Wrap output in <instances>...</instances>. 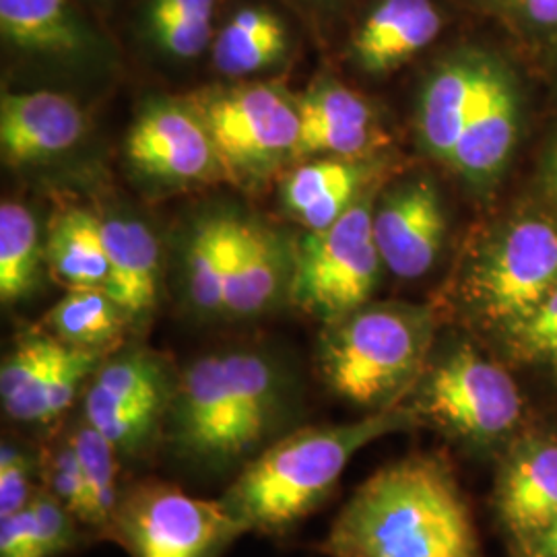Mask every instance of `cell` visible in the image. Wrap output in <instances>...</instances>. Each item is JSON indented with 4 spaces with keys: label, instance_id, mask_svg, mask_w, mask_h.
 <instances>
[{
    "label": "cell",
    "instance_id": "1",
    "mask_svg": "<svg viewBox=\"0 0 557 557\" xmlns=\"http://www.w3.org/2000/svg\"><path fill=\"white\" fill-rule=\"evenodd\" d=\"M299 395L277 358L234 347L190 361L176 379L163 453L202 479H232L298 428Z\"/></svg>",
    "mask_w": 557,
    "mask_h": 557
},
{
    "label": "cell",
    "instance_id": "2",
    "mask_svg": "<svg viewBox=\"0 0 557 557\" xmlns=\"http://www.w3.org/2000/svg\"><path fill=\"white\" fill-rule=\"evenodd\" d=\"M326 557H483L455 467L440 453L397 458L366 479L319 543Z\"/></svg>",
    "mask_w": 557,
    "mask_h": 557
},
{
    "label": "cell",
    "instance_id": "3",
    "mask_svg": "<svg viewBox=\"0 0 557 557\" xmlns=\"http://www.w3.org/2000/svg\"><path fill=\"white\" fill-rule=\"evenodd\" d=\"M419 425L405 403L349 423L298 425L248 462L220 499L248 533L283 537L335 494L361 448Z\"/></svg>",
    "mask_w": 557,
    "mask_h": 557
},
{
    "label": "cell",
    "instance_id": "4",
    "mask_svg": "<svg viewBox=\"0 0 557 557\" xmlns=\"http://www.w3.org/2000/svg\"><path fill=\"white\" fill-rule=\"evenodd\" d=\"M436 314L409 301H368L324 324L317 370L326 388L363 416L405 403L434 345Z\"/></svg>",
    "mask_w": 557,
    "mask_h": 557
},
{
    "label": "cell",
    "instance_id": "5",
    "mask_svg": "<svg viewBox=\"0 0 557 557\" xmlns=\"http://www.w3.org/2000/svg\"><path fill=\"white\" fill-rule=\"evenodd\" d=\"M405 405L471 457L498 458L524 434L527 403L517 380L473 343L430 359Z\"/></svg>",
    "mask_w": 557,
    "mask_h": 557
},
{
    "label": "cell",
    "instance_id": "6",
    "mask_svg": "<svg viewBox=\"0 0 557 557\" xmlns=\"http://www.w3.org/2000/svg\"><path fill=\"white\" fill-rule=\"evenodd\" d=\"M557 287V220L518 213L485 239L471 262L462 301L475 324L510 337Z\"/></svg>",
    "mask_w": 557,
    "mask_h": 557
},
{
    "label": "cell",
    "instance_id": "7",
    "mask_svg": "<svg viewBox=\"0 0 557 557\" xmlns=\"http://www.w3.org/2000/svg\"><path fill=\"white\" fill-rule=\"evenodd\" d=\"M244 524L218 499L197 498L165 479H135L122 485L103 541L128 557H221Z\"/></svg>",
    "mask_w": 557,
    "mask_h": 557
},
{
    "label": "cell",
    "instance_id": "8",
    "mask_svg": "<svg viewBox=\"0 0 557 557\" xmlns=\"http://www.w3.org/2000/svg\"><path fill=\"white\" fill-rule=\"evenodd\" d=\"M176 379L147 349L110 354L83 391L81 418L114 446L122 465H145L163 453Z\"/></svg>",
    "mask_w": 557,
    "mask_h": 557
},
{
    "label": "cell",
    "instance_id": "9",
    "mask_svg": "<svg viewBox=\"0 0 557 557\" xmlns=\"http://www.w3.org/2000/svg\"><path fill=\"white\" fill-rule=\"evenodd\" d=\"M372 215L374 200L363 195L331 227L299 239L289 299L301 312L331 324L370 301L384 267Z\"/></svg>",
    "mask_w": 557,
    "mask_h": 557
},
{
    "label": "cell",
    "instance_id": "10",
    "mask_svg": "<svg viewBox=\"0 0 557 557\" xmlns=\"http://www.w3.org/2000/svg\"><path fill=\"white\" fill-rule=\"evenodd\" d=\"M188 101L215 143L225 176L257 182L296 160L298 101L275 83L213 87Z\"/></svg>",
    "mask_w": 557,
    "mask_h": 557
},
{
    "label": "cell",
    "instance_id": "11",
    "mask_svg": "<svg viewBox=\"0 0 557 557\" xmlns=\"http://www.w3.org/2000/svg\"><path fill=\"white\" fill-rule=\"evenodd\" d=\"M492 508L510 557L527 556L556 527V432H524L499 455Z\"/></svg>",
    "mask_w": 557,
    "mask_h": 557
},
{
    "label": "cell",
    "instance_id": "12",
    "mask_svg": "<svg viewBox=\"0 0 557 557\" xmlns=\"http://www.w3.org/2000/svg\"><path fill=\"white\" fill-rule=\"evenodd\" d=\"M126 158L149 178L207 182L225 176L215 143L190 101H156L126 137Z\"/></svg>",
    "mask_w": 557,
    "mask_h": 557
},
{
    "label": "cell",
    "instance_id": "13",
    "mask_svg": "<svg viewBox=\"0 0 557 557\" xmlns=\"http://www.w3.org/2000/svg\"><path fill=\"white\" fill-rule=\"evenodd\" d=\"M446 230L444 202L430 180L400 182L374 205L372 232L382 262L395 277L428 275L442 252Z\"/></svg>",
    "mask_w": 557,
    "mask_h": 557
},
{
    "label": "cell",
    "instance_id": "14",
    "mask_svg": "<svg viewBox=\"0 0 557 557\" xmlns=\"http://www.w3.org/2000/svg\"><path fill=\"white\" fill-rule=\"evenodd\" d=\"M518 126L520 94L515 73L492 54L479 89L478 103L448 168L479 193L492 190L512 160Z\"/></svg>",
    "mask_w": 557,
    "mask_h": 557
},
{
    "label": "cell",
    "instance_id": "15",
    "mask_svg": "<svg viewBox=\"0 0 557 557\" xmlns=\"http://www.w3.org/2000/svg\"><path fill=\"white\" fill-rule=\"evenodd\" d=\"M298 158H356L372 156L386 137L368 101L335 79H319L298 101Z\"/></svg>",
    "mask_w": 557,
    "mask_h": 557
},
{
    "label": "cell",
    "instance_id": "16",
    "mask_svg": "<svg viewBox=\"0 0 557 557\" xmlns=\"http://www.w3.org/2000/svg\"><path fill=\"white\" fill-rule=\"evenodd\" d=\"M490 52L462 48L440 62L423 83L418 108L421 147L450 165L460 135L475 108Z\"/></svg>",
    "mask_w": 557,
    "mask_h": 557
},
{
    "label": "cell",
    "instance_id": "17",
    "mask_svg": "<svg viewBox=\"0 0 557 557\" xmlns=\"http://www.w3.org/2000/svg\"><path fill=\"white\" fill-rule=\"evenodd\" d=\"M85 133L79 106L54 91L4 94L0 101V147L11 165H29L73 149Z\"/></svg>",
    "mask_w": 557,
    "mask_h": 557
},
{
    "label": "cell",
    "instance_id": "18",
    "mask_svg": "<svg viewBox=\"0 0 557 557\" xmlns=\"http://www.w3.org/2000/svg\"><path fill=\"white\" fill-rule=\"evenodd\" d=\"M444 27L434 0H379L351 38V54L370 75H386L418 57Z\"/></svg>",
    "mask_w": 557,
    "mask_h": 557
},
{
    "label": "cell",
    "instance_id": "19",
    "mask_svg": "<svg viewBox=\"0 0 557 557\" xmlns=\"http://www.w3.org/2000/svg\"><path fill=\"white\" fill-rule=\"evenodd\" d=\"M294 260L285 257L273 230L259 221L239 220L238 246L227 281L223 319H255L289 298Z\"/></svg>",
    "mask_w": 557,
    "mask_h": 557
},
{
    "label": "cell",
    "instance_id": "20",
    "mask_svg": "<svg viewBox=\"0 0 557 557\" xmlns=\"http://www.w3.org/2000/svg\"><path fill=\"white\" fill-rule=\"evenodd\" d=\"M366 160L320 158L301 163L283 180L285 209L308 232L331 227L366 195L374 178L376 168Z\"/></svg>",
    "mask_w": 557,
    "mask_h": 557
},
{
    "label": "cell",
    "instance_id": "21",
    "mask_svg": "<svg viewBox=\"0 0 557 557\" xmlns=\"http://www.w3.org/2000/svg\"><path fill=\"white\" fill-rule=\"evenodd\" d=\"M101 236L110 260L106 292L135 324L151 317L160 289V244L139 220H101Z\"/></svg>",
    "mask_w": 557,
    "mask_h": 557
},
{
    "label": "cell",
    "instance_id": "22",
    "mask_svg": "<svg viewBox=\"0 0 557 557\" xmlns=\"http://www.w3.org/2000/svg\"><path fill=\"white\" fill-rule=\"evenodd\" d=\"M0 34L25 54L77 59L96 48V36L71 0H0Z\"/></svg>",
    "mask_w": 557,
    "mask_h": 557
},
{
    "label": "cell",
    "instance_id": "23",
    "mask_svg": "<svg viewBox=\"0 0 557 557\" xmlns=\"http://www.w3.org/2000/svg\"><path fill=\"white\" fill-rule=\"evenodd\" d=\"M238 232V218L211 215L199 221L188 238L184 252V289L193 312L200 319H223Z\"/></svg>",
    "mask_w": 557,
    "mask_h": 557
},
{
    "label": "cell",
    "instance_id": "24",
    "mask_svg": "<svg viewBox=\"0 0 557 557\" xmlns=\"http://www.w3.org/2000/svg\"><path fill=\"white\" fill-rule=\"evenodd\" d=\"M289 52V32L275 11L248 4L236 9L215 32L213 66L225 77H246L278 64Z\"/></svg>",
    "mask_w": 557,
    "mask_h": 557
},
{
    "label": "cell",
    "instance_id": "25",
    "mask_svg": "<svg viewBox=\"0 0 557 557\" xmlns=\"http://www.w3.org/2000/svg\"><path fill=\"white\" fill-rule=\"evenodd\" d=\"M62 345L50 333H27L15 341L0 366L4 416L21 425H46V397Z\"/></svg>",
    "mask_w": 557,
    "mask_h": 557
},
{
    "label": "cell",
    "instance_id": "26",
    "mask_svg": "<svg viewBox=\"0 0 557 557\" xmlns=\"http://www.w3.org/2000/svg\"><path fill=\"white\" fill-rule=\"evenodd\" d=\"M133 326L126 312L106 289H69L46 314L44 331L60 343L110 356Z\"/></svg>",
    "mask_w": 557,
    "mask_h": 557
},
{
    "label": "cell",
    "instance_id": "27",
    "mask_svg": "<svg viewBox=\"0 0 557 557\" xmlns=\"http://www.w3.org/2000/svg\"><path fill=\"white\" fill-rule=\"evenodd\" d=\"M50 273L69 289L98 287L110 283V260L101 236V220L89 211L73 209L52 223L46 242Z\"/></svg>",
    "mask_w": 557,
    "mask_h": 557
},
{
    "label": "cell",
    "instance_id": "28",
    "mask_svg": "<svg viewBox=\"0 0 557 557\" xmlns=\"http://www.w3.org/2000/svg\"><path fill=\"white\" fill-rule=\"evenodd\" d=\"M143 32L163 57L199 59L215 38V0H145Z\"/></svg>",
    "mask_w": 557,
    "mask_h": 557
},
{
    "label": "cell",
    "instance_id": "29",
    "mask_svg": "<svg viewBox=\"0 0 557 557\" xmlns=\"http://www.w3.org/2000/svg\"><path fill=\"white\" fill-rule=\"evenodd\" d=\"M71 436L79 455L83 479H85V496L87 512L83 527L96 539H103L110 524V518L116 510L122 485H120L119 453L100 432L81 418L69 425Z\"/></svg>",
    "mask_w": 557,
    "mask_h": 557
},
{
    "label": "cell",
    "instance_id": "30",
    "mask_svg": "<svg viewBox=\"0 0 557 557\" xmlns=\"http://www.w3.org/2000/svg\"><path fill=\"white\" fill-rule=\"evenodd\" d=\"M38 223L15 200L0 205V299L15 304L27 298L40 273Z\"/></svg>",
    "mask_w": 557,
    "mask_h": 557
},
{
    "label": "cell",
    "instance_id": "31",
    "mask_svg": "<svg viewBox=\"0 0 557 557\" xmlns=\"http://www.w3.org/2000/svg\"><path fill=\"white\" fill-rule=\"evenodd\" d=\"M38 453H40L41 487H46L83 524L85 512H87L85 479H83L79 455L71 436V430L64 428L62 432H57L50 438L44 440Z\"/></svg>",
    "mask_w": 557,
    "mask_h": 557
},
{
    "label": "cell",
    "instance_id": "32",
    "mask_svg": "<svg viewBox=\"0 0 557 557\" xmlns=\"http://www.w3.org/2000/svg\"><path fill=\"white\" fill-rule=\"evenodd\" d=\"M41 485L40 453L17 438L0 444V518L23 510Z\"/></svg>",
    "mask_w": 557,
    "mask_h": 557
},
{
    "label": "cell",
    "instance_id": "33",
    "mask_svg": "<svg viewBox=\"0 0 557 557\" xmlns=\"http://www.w3.org/2000/svg\"><path fill=\"white\" fill-rule=\"evenodd\" d=\"M27 506L34 515L46 556H66L79 545L83 524L46 487L40 485Z\"/></svg>",
    "mask_w": 557,
    "mask_h": 557
},
{
    "label": "cell",
    "instance_id": "34",
    "mask_svg": "<svg viewBox=\"0 0 557 557\" xmlns=\"http://www.w3.org/2000/svg\"><path fill=\"white\" fill-rule=\"evenodd\" d=\"M557 338V287L547 301L539 308L537 314L520 326L517 333L504 338L510 354L520 361L541 363L545 351Z\"/></svg>",
    "mask_w": 557,
    "mask_h": 557
},
{
    "label": "cell",
    "instance_id": "35",
    "mask_svg": "<svg viewBox=\"0 0 557 557\" xmlns=\"http://www.w3.org/2000/svg\"><path fill=\"white\" fill-rule=\"evenodd\" d=\"M0 557H48L29 506L0 518Z\"/></svg>",
    "mask_w": 557,
    "mask_h": 557
},
{
    "label": "cell",
    "instance_id": "36",
    "mask_svg": "<svg viewBox=\"0 0 557 557\" xmlns=\"http://www.w3.org/2000/svg\"><path fill=\"white\" fill-rule=\"evenodd\" d=\"M504 7L524 32L557 40V0H504Z\"/></svg>",
    "mask_w": 557,
    "mask_h": 557
},
{
    "label": "cell",
    "instance_id": "37",
    "mask_svg": "<svg viewBox=\"0 0 557 557\" xmlns=\"http://www.w3.org/2000/svg\"><path fill=\"white\" fill-rule=\"evenodd\" d=\"M524 557H557V524Z\"/></svg>",
    "mask_w": 557,
    "mask_h": 557
},
{
    "label": "cell",
    "instance_id": "38",
    "mask_svg": "<svg viewBox=\"0 0 557 557\" xmlns=\"http://www.w3.org/2000/svg\"><path fill=\"white\" fill-rule=\"evenodd\" d=\"M545 184H547L549 195L557 202V140L554 143L547 160H545Z\"/></svg>",
    "mask_w": 557,
    "mask_h": 557
},
{
    "label": "cell",
    "instance_id": "39",
    "mask_svg": "<svg viewBox=\"0 0 557 557\" xmlns=\"http://www.w3.org/2000/svg\"><path fill=\"white\" fill-rule=\"evenodd\" d=\"M541 363L557 370V338L554 341V343H552V347L545 351V356H543V359H541Z\"/></svg>",
    "mask_w": 557,
    "mask_h": 557
},
{
    "label": "cell",
    "instance_id": "40",
    "mask_svg": "<svg viewBox=\"0 0 557 557\" xmlns=\"http://www.w3.org/2000/svg\"><path fill=\"white\" fill-rule=\"evenodd\" d=\"M301 2H306V4H320V7H324V4H331V2H335V0H301Z\"/></svg>",
    "mask_w": 557,
    "mask_h": 557
}]
</instances>
